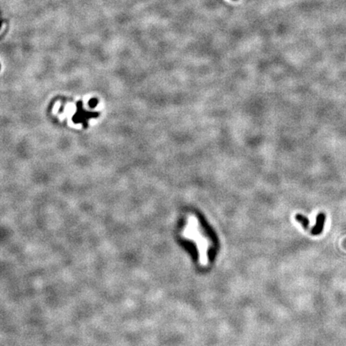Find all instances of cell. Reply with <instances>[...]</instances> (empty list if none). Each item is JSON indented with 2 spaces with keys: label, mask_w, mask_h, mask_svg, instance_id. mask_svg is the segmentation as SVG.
I'll return each instance as SVG.
<instances>
[{
  "label": "cell",
  "mask_w": 346,
  "mask_h": 346,
  "mask_svg": "<svg viewBox=\"0 0 346 346\" xmlns=\"http://www.w3.org/2000/svg\"><path fill=\"white\" fill-rule=\"evenodd\" d=\"M295 218L299 223H301L305 229H308V227H309V220H308V218L305 217V216L301 215V214H296Z\"/></svg>",
  "instance_id": "obj_2"
},
{
  "label": "cell",
  "mask_w": 346,
  "mask_h": 346,
  "mask_svg": "<svg viewBox=\"0 0 346 346\" xmlns=\"http://www.w3.org/2000/svg\"><path fill=\"white\" fill-rule=\"evenodd\" d=\"M325 220V215L324 213H320L317 217V223L316 225L313 228L311 231V233L314 236H317L319 234L322 232L323 228H324V224Z\"/></svg>",
  "instance_id": "obj_1"
}]
</instances>
